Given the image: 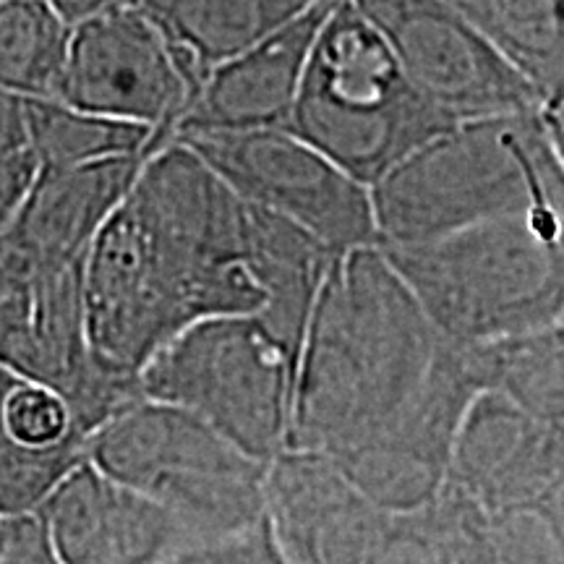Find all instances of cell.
Returning a JSON list of instances; mask_svg holds the SVG:
<instances>
[{
    "label": "cell",
    "instance_id": "cell-8",
    "mask_svg": "<svg viewBox=\"0 0 564 564\" xmlns=\"http://www.w3.org/2000/svg\"><path fill=\"white\" fill-rule=\"evenodd\" d=\"M251 207L306 230L329 251L377 246L369 186L288 129L192 131L175 137Z\"/></svg>",
    "mask_w": 564,
    "mask_h": 564
},
{
    "label": "cell",
    "instance_id": "cell-26",
    "mask_svg": "<svg viewBox=\"0 0 564 564\" xmlns=\"http://www.w3.org/2000/svg\"><path fill=\"white\" fill-rule=\"evenodd\" d=\"M0 564H63L40 512L0 518Z\"/></svg>",
    "mask_w": 564,
    "mask_h": 564
},
{
    "label": "cell",
    "instance_id": "cell-10",
    "mask_svg": "<svg viewBox=\"0 0 564 564\" xmlns=\"http://www.w3.org/2000/svg\"><path fill=\"white\" fill-rule=\"evenodd\" d=\"M196 84L139 0H118L70 26L55 100L173 139Z\"/></svg>",
    "mask_w": 564,
    "mask_h": 564
},
{
    "label": "cell",
    "instance_id": "cell-30",
    "mask_svg": "<svg viewBox=\"0 0 564 564\" xmlns=\"http://www.w3.org/2000/svg\"><path fill=\"white\" fill-rule=\"evenodd\" d=\"M21 384L17 373H11L6 366H0V434H6V405H9L11 392Z\"/></svg>",
    "mask_w": 564,
    "mask_h": 564
},
{
    "label": "cell",
    "instance_id": "cell-1",
    "mask_svg": "<svg viewBox=\"0 0 564 564\" xmlns=\"http://www.w3.org/2000/svg\"><path fill=\"white\" fill-rule=\"evenodd\" d=\"M82 293L95 356L133 377L192 324L262 312L249 204L171 139L89 243Z\"/></svg>",
    "mask_w": 564,
    "mask_h": 564
},
{
    "label": "cell",
    "instance_id": "cell-14",
    "mask_svg": "<svg viewBox=\"0 0 564 564\" xmlns=\"http://www.w3.org/2000/svg\"><path fill=\"white\" fill-rule=\"evenodd\" d=\"M40 514L63 564H158L194 544L171 510L89 460L55 489Z\"/></svg>",
    "mask_w": 564,
    "mask_h": 564
},
{
    "label": "cell",
    "instance_id": "cell-13",
    "mask_svg": "<svg viewBox=\"0 0 564 564\" xmlns=\"http://www.w3.org/2000/svg\"><path fill=\"white\" fill-rule=\"evenodd\" d=\"M262 502L288 564H366L387 520L333 457L299 447L264 465Z\"/></svg>",
    "mask_w": 564,
    "mask_h": 564
},
{
    "label": "cell",
    "instance_id": "cell-21",
    "mask_svg": "<svg viewBox=\"0 0 564 564\" xmlns=\"http://www.w3.org/2000/svg\"><path fill=\"white\" fill-rule=\"evenodd\" d=\"M70 24L47 0H0V89L58 95Z\"/></svg>",
    "mask_w": 564,
    "mask_h": 564
},
{
    "label": "cell",
    "instance_id": "cell-29",
    "mask_svg": "<svg viewBox=\"0 0 564 564\" xmlns=\"http://www.w3.org/2000/svg\"><path fill=\"white\" fill-rule=\"evenodd\" d=\"M47 3H51L53 9L58 11L70 26H74L87 17H91V13H97V11L108 9V6H112V3H118V0H47Z\"/></svg>",
    "mask_w": 564,
    "mask_h": 564
},
{
    "label": "cell",
    "instance_id": "cell-17",
    "mask_svg": "<svg viewBox=\"0 0 564 564\" xmlns=\"http://www.w3.org/2000/svg\"><path fill=\"white\" fill-rule=\"evenodd\" d=\"M366 564H499L489 520L465 494L442 484L426 502L387 520Z\"/></svg>",
    "mask_w": 564,
    "mask_h": 564
},
{
    "label": "cell",
    "instance_id": "cell-11",
    "mask_svg": "<svg viewBox=\"0 0 564 564\" xmlns=\"http://www.w3.org/2000/svg\"><path fill=\"white\" fill-rule=\"evenodd\" d=\"M377 24L415 91L453 123L544 108L449 0H350Z\"/></svg>",
    "mask_w": 564,
    "mask_h": 564
},
{
    "label": "cell",
    "instance_id": "cell-19",
    "mask_svg": "<svg viewBox=\"0 0 564 564\" xmlns=\"http://www.w3.org/2000/svg\"><path fill=\"white\" fill-rule=\"evenodd\" d=\"M449 3L539 91L546 108H564V0Z\"/></svg>",
    "mask_w": 564,
    "mask_h": 564
},
{
    "label": "cell",
    "instance_id": "cell-27",
    "mask_svg": "<svg viewBox=\"0 0 564 564\" xmlns=\"http://www.w3.org/2000/svg\"><path fill=\"white\" fill-rule=\"evenodd\" d=\"M34 175H37V162L30 150L0 158V225L9 223L13 212L19 209Z\"/></svg>",
    "mask_w": 564,
    "mask_h": 564
},
{
    "label": "cell",
    "instance_id": "cell-2",
    "mask_svg": "<svg viewBox=\"0 0 564 564\" xmlns=\"http://www.w3.org/2000/svg\"><path fill=\"white\" fill-rule=\"evenodd\" d=\"M460 348L436 333L379 246L340 253L316 295L288 447L348 460L453 434L476 394Z\"/></svg>",
    "mask_w": 564,
    "mask_h": 564
},
{
    "label": "cell",
    "instance_id": "cell-12",
    "mask_svg": "<svg viewBox=\"0 0 564 564\" xmlns=\"http://www.w3.org/2000/svg\"><path fill=\"white\" fill-rule=\"evenodd\" d=\"M444 484L486 514L564 507V426L497 392H476L457 426Z\"/></svg>",
    "mask_w": 564,
    "mask_h": 564
},
{
    "label": "cell",
    "instance_id": "cell-4",
    "mask_svg": "<svg viewBox=\"0 0 564 564\" xmlns=\"http://www.w3.org/2000/svg\"><path fill=\"white\" fill-rule=\"evenodd\" d=\"M379 249L444 340L474 345L564 324V225L505 217Z\"/></svg>",
    "mask_w": 564,
    "mask_h": 564
},
{
    "label": "cell",
    "instance_id": "cell-20",
    "mask_svg": "<svg viewBox=\"0 0 564 564\" xmlns=\"http://www.w3.org/2000/svg\"><path fill=\"white\" fill-rule=\"evenodd\" d=\"M167 141L147 126L74 108L53 97H26V147L37 167H76L150 154Z\"/></svg>",
    "mask_w": 564,
    "mask_h": 564
},
{
    "label": "cell",
    "instance_id": "cell-31",
    "mask_svg": "<svg viewBox=\"0 0 564 564\" xmlns=\"http://www.w3.org/2000/svg\"><path fill=\"white\" fill-rule=\"evenodd\" d=\"M6 228V225H0V230H3Z\"/></svg>",
    "mask_w": 564,
    "mask_h": 564
},
{
    "label": "cell",
    "instance_id": "cell-9",
    "mask_svg": "<svg viewBox=\"0 0 564 564\" xmlns=\"http://www.w3.org/2000/svg\"><path fill=\"white\" fill-rule=\"evenodd\" d=\"M82 262L42 272L30 285L0 299V366L21 382L58 392L74 432L87 440L137 403L141 392L139 377L112 369L91 350Z\"/></svg>",
    "mask_w": 564,
    "mask_h": 564
},
{
    "label": "cell",
    "instance_id": "cell-5",
    "mask_svg": "<svg viewBox=\"0 0 564 564\" xmlns=\"http://www.w3.org/2000/svg\"><path fill=\"white\" fill-rule=\"evenodd\" d=\"M449 126L415 91L377 24L350 0H333L285 129L371 186Z\"/></svg>",
    "mask_w": 564,
    "mask_h": 564
},
{
    "label": "cell",
    "instance_id": "cell-7",
    "mask_svg": "<svg viewBox=\"0 0 564 564\" xmlns=\"http://www.w3.org/2000/svg\"><path fill=\"white\" fill-rule=\"evenodd\" d=\"M299 358L259 314L209 316L186 327L139 371L141 398L178 405L270 463L288 447Z\"/></svg>",
    "mask_w": 564,
    "mask_h": 564
},
{
    "label": "cell",
    "instance_id": "cell-6",
    "mask_svg": "<svg viewBox=\"0 0 564 564\" xmlns=\"http://www.w3.org/2000/svg\"><path fill=\"white\" fill-rule=\"evenodd\" d=\"M87 460L171 510L194 541L257 525L264 465L178 405L139 398L87 436Z\"/></svg>",
    "mask_w": 564,
    "mask_h": 564
},
{
    "label": "cell",
    "instance_id": "cell-28",
    "mask_svg": "<svg viewBox=\"0 0 564 564\" xmlns=\"http://www.w3.org/2000/svg\"><path fill=\"white\" fill-rule=\"evenodd\" d=\"M30 150L26 147V97L0 89V158Z\"/></svg>",
    "mask_w": 564,
    "mask_h": 564
},
{
    "label": "cell",
    "instance_id": "cell-16",
    "mask_svg": "<svg viewBox=\"0 0 564 564\" xmlns=\"http://www.w3.org/2000/svg\"><path fill=\"white\" fill-rule=\"evenodd\" d=\"M316 3L322 0H139L196 87L217 63L278 32Z\"/></svg>",
    "mask_w": 564,
    "mask_h": 564
},
{
    "label": "cell",
    "instance_id": "cell-22",
    "mask_svg": "<svg viewBox=\"0 0 564 564\" xmlns=\"http://www.w3.org/2000/svg\"><path fill=\"white\" fill-rule=\"evenodd\" d=\"M84 460L87 440L82 434H68L47 444L19 442L0 434V518L40 512Z\"/></svg>",
    "mask_w": 564,
    "mask_h": 564
},
{
    "label": "cell",
    "instance_id": "cell-25",
    "mask_svg": "<svg viewBox=\"0 0 564 564\" xmlns=\"http://www.w3.org/2000/svg\"><path fill=\"white\" fill-rule=\"evenodd\" d=\"M158 564H288L274 544L264 518L243 531L217 535V539L194 541L175 549Z\"/></svg>",
    "mask_w": 564,
    "mask_h": 564
},
{
    "label": "cell",
    "instance_id": "cell-18",
    "mask_svg": "<svg viewBox=\"0 0 564 564\" xmlns=\"http://www.w3.org/2000/svg\"><path fill=\"white\" fill-rule=\"evenodd\" d=\"M457 348L478 392H497L535 419L564 426V324Z\"/></svg>",
    "mask_w": 564,
    "mask_h": 564
},
{
    "label": "cell",
    "instance_id": "cell-15",
    "mask_svg": "<svg viewBox=\"0 0 564 564\" xmlns=\"http://www.w3.org/2000/svg\"><path fill=\"white\" fill-rule=\"evenodd\" d=\"M329 6L333 0H322L278 32L209 68L183 112L175 137L192 131L285 129Z\"/></svg>",
    "mask_w": 564,
    "mask_h": 564
},
{
    "label": "cell",
    "instance_id": "cell-3",
    "mask_svg": "<svg viewBox=\"0 0 564 564\" xmlns=\"http://www.w3.org/2000/svg\"><path fill=\"white\" fill-rule=\"evenodd\" d=\"M564 108L460 121L369 186L379 243H415L505 217L564 225Z\"/></svg>",
    "mask_w": 564,
    "mask_h": 564
},
{
    "label": "cell",
    "instance_id": "cell-23",
    "mask_svg": "<svg viewBox=\"0 0 564 564\" xmlns=\"http://www.w3.org/2000/svg\"><path fill=\"white\" fill-rule=\"evenodd\" d=\"M486 520L499 564H564V507H518Z\"/></svg>",
    "mask_w": 564,
    "mask_h": 564
},
{
    "label": "cell",
    "instance_id": "cell-24",
    "mask_svg": "<svg viewBox=\"0 0 564 564\" xmlns=\"http://www.w3.org/2000/svg\"><path fill=\"white\" fill-rule=\"evenodd\" d=\"M6 434L19 442L47 444L76 432L70 426L68 405L58 392L21 382L6 405Z\"/></svg>",
    "mask_w": 564,
    "mask_h": 564
}]
</instances>
